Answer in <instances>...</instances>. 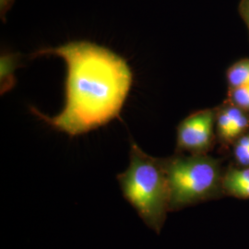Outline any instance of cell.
I'll list each match as a JSON object with an SVG mask.
<instances>
[{
  "mask_svg": "<svg viewBox=\"0 0 249 249\" xmlns=\"http://www.w3.org/2000/svg\"><path fill=\"white\" fill-rule=\"evenodd\" d=\"M238 10L241 18L246 22L249 31V0H241Z\"/></svg>",
  "mask_w": 249,
  "mask_h": 249,
  "instance_id": "8fae6325",
  "label": "cell"
},
{
  "mask_svg": "<svg viewBox=\"0 0 249 249\" xmlns=\"http://www.w3.org/2000/svg\"><path fill=\"white\" fill-rule=\"evenodd\" d=\"M124 199L149 228L160 233L170 211L169 187L162 159L130 141L129 164L116 177Z\"/></svg>",
  "mask_w": 249,
  "mask_h": 249,
  "instance_id": "7a4b0ae2",
  "label": "cell"
},
{
  "mask_svg": "<svg viewBox=\"0 0 249 249\" xmlns=\"http://www.w3.org/2000/svg\"><path fill=\"white\" fill-rule=\"evenodd\" d=\"M162 160L169 187L170 211L211 199L223 190L218 159L207 154L179 153Z\"/></svg>",
  "mask_w": 249,
  "mask_h": 249,
  "instance_id": "3957f363",
  "label": "cell"
},
{
  "mask_svg": "<svg viewBox=\"0 0 249 249\" xmlns=\"http://www.w3.org/2000/svg\"><path fill=\"white\" fill-rule=\"evenodd\" d=\"M223 191L238 198H249V167L231 168L223 176Z\"/></svg>",
  "mask_w": 249,
  "mask_h": 249,
  "instance_id": "8992f818",
  "label": "cell"
},
{
  "mask_svg": "<svg viewBox=\"0 0 249 249\" xmlns=\"http://www.w3.org/2000/svg\"><path fill=\"white\" fill-rule=\"evenodd\" d=\"M217 108L195 112L187 116L178 126V151L190 154H206L213 146Z\"/></svg>",
  "mask_w": 249,
  "mask_h": 249,
  "instance_id": "277c9868",
  "label": "cell"
},
{
  "mask_svg": "<svg viewBox=\"0 0 249 249\" xmlns=\"http://www.w3.org/2000/svg\"><path fill=\"white\" fill-rule=\"evenodd\" d=\"M249 131V113L225 101L217 108L216 134L223 144L233 143Z\"/></svg>",
  "mask_w": 249,
  "mask_h": 249,
  "instance_id": "5b68a950",
  "label": "cell"
},
{
  "mask_svg": "<svg viewBox=\"0 0 249 249\" xmlns=\"http://www.w3.org/2000/svg\"><path fill=\"white\" fill-rule=\"evenodd\" d=\"M15 0H0V16L4 21L6 18V14L11 9Z\"/></svg>",
  "mask_w": 249,
  "mask_h": 249,
  "instance_id": "7c38bea8",
  "label": "cell"
},
{
  "mask_svg": "<svg viewBox=\"0 0 249 249\" xmlns=\"http://www.w3.org/2000/svg\"><path fill=\"white\" fill-rule=\"evenodd\" d=\"M20 55L18 53L4 52L0 56V91L5 94L16 84L15 71L19 68Z\"/></svg>",
  "mask_w": 249,
  "mask_h": 249,
  "instance_id": "52a82bcc",
  "label": "cell"
},
{
  "mask_svg": "<svg viewBox=\"0 0 249 249\" xmlns=\"http://www.w3.org/2000/svg\"><path fill=\"white\" fill-rule=\"evenodd\" d=\"M233 157L242 167H249V131L233 142Z\"/></svg>",
  "mask_w": 249,
  "mask_h": 249,
  "instance_id": "9c48e42d",
  "label": "cell"
},
{
  "mask_svg": "<svg viewBox=\"0 0 249 249\" xmlns=\"http://www.w3.org/2000/svg\"><path fill=\"white\" fill-rule=\"evenodd\" d=\"M229 89L249 85V58L232 64L226 72Z\"/></svg>",
  "mask_w": 249,
  "mask_h": 249,
  "instance_id": "ba28073f",
  "label": "cell"
},
{
  "mask_svg": "<svg viewBox=\"0 0 249 249\" xmlns=\"http://www.w3.org/2000/svg\"><path fill=\"white\" fill-rule=\"evenodd\" d=\"M226 101L249 113V85L229 89Z\"/></svg>",
  "mask_w": 249,
  "mask_h": 249,
  "instance_id": "30bf717a",
  "label": "cell"
},
{
  "mask_svg": "<svg viewBox=\"0 0 249 249\" xmlns=\"http://www.w3.org/2000/svg\"><path fill=\"white\" fill-rule=\"evenodd\" d=\"M45 55L58 56L66 62V103L55 116L31 107L35 116L70 137L88 133L119 117L133 81L123 57L88 41L41 48L32 57Z\"/></svg>",
  "mask_w": 249,
  "mask_h": 249,
  "instance_id": "6da1fadb",
  "label": "cell"
}]
</instances>
